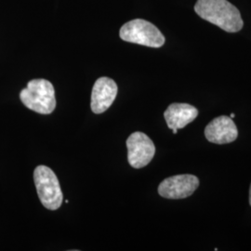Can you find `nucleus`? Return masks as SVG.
Here are the masks:
<instances>
[{"mask_svg":"<svg viewBox=\"0 0 251 251\" xmlns=\"http://www.w3.org/2000/svg\"><path fill=\"white\" fill-rule=\"evenodd\" d=\"M34 180L38 198L50 210H56L63 204V192L53 171L49 167L38 166L34 171Z\"/></svg>","mask_w":251,"mask_h":251,"instance_id":"7ed1b4c3","label":"nucleus"},{"mask_svg":"<svg viewBox=\"0 0 251 251\" xmlns=\"http://www.w3.org/2000/svg\"><path fill=\"white\" fill-rule=\"evenodd\" d=\"M230 117H231V118H233V117H234V114L232 113V114H231V116H230Z\"/></svg>","mask_w":251,"mask_h":251,"instance_id":"f8f14e48","label":"nucleus"},{"mask_svg":"<svg viewBox=\"0 0 251 251\" xmlns=\"http://www.w3.org/2000/svg\"><path fill=\"white\" fill-rule=\"evenodd\" d=\"M172 132L174 133V134H177V132H178V129H176V128H174V129H172Z\"/></svg>","mask_w":251,"mask_h":251,"instance_id":"9d476101","label":"nucleus"},{"mask_svg":"<svg viewBox=\"0 0 251 251\" xmlns=\"http://www.w3.org/2000/svg\"><path fill=\"white\" fill-rule=\"evenodd\" d=\"M117 85L106 76L97 79L91 92L90 107L94 114H102L113 104L117 95Z\"/></svg>","mask_w":251,"mask_h":251,"instance_id":"0eeeda50","label":"nucleus"},{"mask_svg":"<svg viewBox=\"0 0 251 251\" xmlns=\"http://www.w3.org/2000/svg\"><path fill=\"white\" fill-rule=\"evenodd\" d=\"M199 186V179L195 175L181 174L164 179L158 187L162 198L182 199L192 196Z\"/></svg>","mask_w":251,"mask_h":251,"instance_id":"423d86ee","label":"nucleus"},{"mask_svg":"<svg viewBox=\"0 0 251 251\" xmlns=\"http://www.w3.org/2000/svg\"><path fill=\"white\" fill-rule=\"evenodd\" d=\"M127 161L134 169H142L152 161L155 146L152 140L143 132L137 131L126 140Z\"/></svg>","mask_w":251,"mask_h":251,"instance_id":"39448f33","label":"nucleus"},{"mask_svg":"<svg viewBox=\"0 0 251 251\" xmlns=\"http://www.w3.org/2000/svg\"><path fill=\"white\" fill-rule=\"evenodd\" d=\"M198 116V110L187 103H172L164 113V117L171 129L183 128Z\"/></svg>","mask_w":251,"mask_h":251,"instance_id":"1a4fd4ad","label":"nucleus"},{"mask_svg":"<svg viewBox=\"0 0 251 251\" xmlns=\"http://www.w3.org/2000/svg\"><path fill=\"white\" fill-rule=\"evenodd\" d=\"M250 204H251V189H250Z\"/></svg>","mask_w":251,"mask_h":251,"instance_id":"9b49d317","label":"nucleus"},{"mask_svg":"<svg viewBox=\"0 0 251 251\" xmlns=\"http://www.w3.org/2000/svg\"><path fill=\"white\" fill-rule=\"evenodd\" d=\"M205 136L206 140L212 144H230L237 139L238 130L233 118L221 116L216 117L206 126Z\"/></svg>","mask_w":251,"mask_h":251,"instance_id":"6e6552de","label":"nucleus"},{"mask_svg":"<svg viewBox=\"0 0 251 251\" xmlns=\"http://www.w3.org/2000/svg\"><path fill=\"white\" fill-rule=\"evenodd\" d=\"M195 11L228 33L239 32L244 25L240 11L227 0H198Z\"/></svg>","mask_w":251,"mask_h":251,"instance_id":"f257e3e1","label":"nucleus"},{"mask_svg":"<svg viewBox=\"0 0 251 251\" xmlns=\"http://www.w3.org/2000/svg\"><path fill=\"white\" fill-rule=\"evenodd\" d=\"M119 36L126 42L150 48H160L165 44V36L159 29L142 19L127 22L121 27Z\"/></svg>","mask_w":251,"mask_h":251,"instance_id":"20e7f679","label":"nucleus"},{"mask_svg":"<svg viewBox=\"0 0 251 251\" xmlns=\"http://www.w3.org/2000/svg\"><path fill=\"white\" fill-rule=\"evenodd\" d=\"M20 99L28 109L41 115H50L56 107L53 85L42 78L29 81L21 91Z\"/></svg>","mask_w":251,"mask_h":251,"instance_id":"f03ea898","label":"nucleus"}]
</instances>
